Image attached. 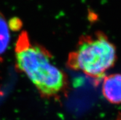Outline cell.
<instances>
[{"label":"cell","instance_id":"1","mask_svg":"<svg viewBox=\"0 0 121 120\" xmlns=\"http://www.w3.org/2000/svg\"><path fill=\"white\" fill-rule=\"evenodd\" d=\"M15 57L17 69L26 75L42 97L58 99L66 94L69 84L66 74L55 66L47 49L31 41L26 31L18 36Z\"/></svg>","mask_w":121,"mask_h":120},{"label":"cell","instance_id":"2","mask_svg":"<svg viewBox=\"0 0 121 120\" xmlns=\"http://www.w3.org/2000/svg\"><path fill=\"white\" fill-rule=\"evenodd\" d=\"M116 60L114 44L101 32L84 35L68 56V67L99 80Z\"/></svg>","mask_w":121,"mask_h":120},{"label":"cell","instance_id":"3","mask_svg":"<svg viewBox=\"0 0 121 120\" xmlns=\"http://www.w3.org/2000/svg\"><path fill=\"white\" fill-rule=\"evenodd\" d=\"M102 93L110 103H121V74L109 75L103 79Z\"/></svg>","mask_w":121,"mask_h":120},{"label":"cell","instance_id":"4","mask_svg":"<svg viewBox=\"0 0 121 120\" xmlns=\"http://www.w3.org/2000/svg\"><path fill=\"white\" fill-rule=\"evenodd\" d=\"M10 40L9 26L4 16L0 12V61L7 50Z\"/></svg>","mask_w":121,"mask_h":120},{"label":"cell","instance_id":"5","mask_svg":"<svg viewBox=\"0 0 121 120\" xmlns=\"http://www.w3.org/2000/svg\"><path fill=\"white\" fill-rule=\"evenodd\" d=\"M9 26L11 29H13L14 30H17L20 28L22 26V22L20 19L18 18H13L10 20L9 22Z\"/></svg>","mask_w":121,"mask_h":120}]
</instances>
